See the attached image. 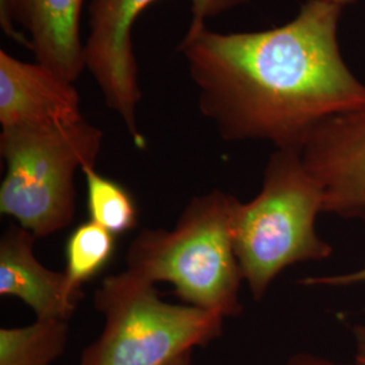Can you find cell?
<instances>
[{
  "instance_id": "11",
  "label": "cell",
  "mask_w": 365,
  "mask_h": 365,
  "mask_svg": "<svg viewBox=\"0 0 365 365\" xmlns=\"http://www.w3.org/2000/svg\"><path fill=\"white\" fill-rule=\"evenodd\" d=\"M69 321L36 319L0 329V365H53L66 352Z\"/></svg>"
},
{
  "instance_id": "2",
  "label": "cell",
  "mask_w": 365,
  "mask_h": 365,
  "mask_svg": "<svg viewBox=\"0 0 365 365\" xmlns=\"http://www.w3.org/2000/svg\"><path fill=\"white\" fill-rule=\"evenodd\" d=\"M238 199L221 190L194 196L167 229H144L126 255V269L156 283H170L182 303L238 317L244 282L233 245V212Z\"/></svg>"
},
{
  "instance_id": "17",
  "label": "cell",
  "mask_w": 365,
  "mask_h": 365,
  "mask_svg": "<svg viewBox=\"0 0 365 365\" xmlns=\"http://www.w3.org/2000/svg\"><path fill=\"white\" fill-rule=\"evenodd\" d=\"M192 364V352L184 354L179 360H176L172 365H191Z\"/></svg>"
},
{
  "instance_id": "1",
  "label": "cell",
  "mask_w": 365,
  "mask_h": 365,
  "mask_svg": "<svg viewBox=\"0 0 365 365\" xmlns=\"http://www.w3.org/2000/svg\"><path fill=\"white\" fill-rule=\"evenodd\" d=\"M342 7L306 0L282 26L218 33L191 21L179 45L197 105L225 141L302 150L330 118L365 107L339 45Z\"/></svg>"
},
{
  "instance_id": "16",
  "label": "cell",
  "mask_w": 365,
  "mask_h": 365,
  "mask_svg": "<svg viewBox=\"0 0 365 365\" xmlns=\"http://www.w3.org/2000/svg\"><path fill=\"white\" fill-rule=\"evenodd\" d=\"M353 334L356 342V353L353 361L357 365H365V327H354Z\"/></svg>"
},
{
  "instance_id": "7",
  "label": "cell",
  "mask_w": 365,
  "mask_h": 365,
  "mask_svg": "<svg viewBox=\"0 0 365 365\" xmlns=\"http://www.w3.org/2000/svg\"><path fill=\"white\" fill-rule=\"evenodd\" d=\"M300 153L322 187L324 212L365 221V107L321 123Z\"/></svg>"
},
{
  "instance_id": "10",
  "label": "cell",
  "mask_w": 365,
  "mask_h": 365,
  "mask_svg": "<svg viewBox=\"0 0 365 365\" xmlns=\"http://www.w3.org/2000/svg\"><path fill=\"white\" fill-rule=\"evenodd\" d=\"M38 240L21 226H10L0 238V295L22 300L37 319L69 321L80 292L73 291L64 271H52L34 255Z\"/></svg>"
},
{
  "instance_id": "15",
  "label": "cell",
  "mask_w": 365,
  "mask_h": 365,
  "mask_svg": "<svg viewBox=\"0 0 365 365\" xmlns=\"http://www.w3.org/2000/svg\"><path fill=\"white\" fill-rule=\"evenodd\" d=\"M286 365H357L354 361L351 363H339L333 359H329L321 354L310 352H299L292 354L287 360Z\"/></svg>"
},
{
  "instance_id": "3",
  "label": "cell",
  "mask_w": 365,
  "mask_h": 365,
  "mask_svg": "<svg viewBox=\"0 0 365 365\" xmlns=\"http://www.w3.org/2000/svg\"><path fill=\"white\" fill-rule=\"evenodd\" d=\"M324 209L322 187L304 167L300 150L276 149L259 194L237 202L232 222L235 256L253 300L264 299L289 267L333 256L315 226Z\"/></svg>"
},
{
  "instance_id": "14",
  "label": "cell",
  "mask_w": 365,
  "mask_h": 365,
  "mask_svg": "<svg viewBox=\"0 0 365 365\" xmlns=\"http://www.w3.org/2000/svg\"><path fill=\"white\" fill-rule=\"evenodd\" d=\"M365 260V257H364ZM365 283L364 265L356 271L345 274H324V276H312L300 279L298 284L306 287H351L356 284Z\"/></svg>"
},
{
  "instance_id": "8",
  "label": "cell",
  "mask_w": 365,
  "mask_h": 365,
  "mask_svg": "<svg viewBox=\"0 0 365 365\" xmlns=\"http://www.w3.org/2000/svg\"><path fill=\"white\" fill-rule=\"evenodd\" d=\"M86 119L75 83L41 63L0 51V125L60 126Z\"/></svg>"
},
{
  "instance_id": "12",
  "label": "cell",
  "mask_w": 365,
  "mask_h": 365,
  "mask_svg": "<svg viewBox=\"0 0 365 365\" xmlns=\"http://www.w3.org/2000/svg\"><path fill=\"white\" fill-rule=\"evenodd\" d=\"M87 188L90 221L114 235L130 232L138 225V207L126 187L101 175L95 167L83 170Z\"/></svg>"
},
{
  "instance_id": "5",
  "label": "cell",
  "mask_w": 365,
  "mask_h": 365,
  "mask_svg": "<svg viewBox=\"0 0 365 365\" xmlns=\"http://www.w3.org/2000/svg\"><path fill=\"white\" fill-rule=\"evenodd\" d=\"M93 304L105 327L78 365H172L223 334V317L164 302L156 284L128 269L103 279Z\"/></svg>"
},
{
  "instance_id": "4",
  "label": "cell",
  "mask_w": 365,
  "mask_h": 365,
  "mask_svg": "<svg viewBox=\"0 0 365 365\" xmlns=\"http://www.w3.org/2000/svg\"><path fill=\"white\" fill-rule=\"evenodd\" d=\"M103 138V130L87 119L1 129L0 156L6 168L0 184L1 215L37 238L68 227L76 212V173L95 167Z\"/></svg>"
},
{
  "instance_id": "13",
  "label": "cell",
  "mask_w": 365,
  "mask_h": 365,
  "mask_svg": "<svg viewBox=\"0 0 365 365\" xmlns=\"http://www.w3.org/2000/svg\"><path fill=\"white\" fill-rule=\"evenodd\" d=\"M115 245V235L95 222H83L72 230L66 240L64 272L73 291L80 292L84 283L105 269Z\"/></svg>"
},
{
  "instance_id": "6",
  "label": "cell",
  "mask_w": 365,
  "mask_h": 365,
  "mask_svg": "<svg viewBox=\"0 0 365 365\" xmlns=\"http://www.w3.org/2000/svg\"><path fill=\"white\" fill-rule=\"evenodd\" d=\"M158 0H92L88 7V34L84 41L86 66L107 107L122 119L138 149L146 140L138 128L137 108L143 98L133 27L140 15ZM191 21L227 13L249 0H190Z\"/></svg>"
},
{
  "instance_id": "18",
  "label": "cell",
  "mask_w": 365,
  "mask_h": 365,
  "mask_svg": "<svg viewBox=\"0 0 365 365\" xmlns=\"http://www.w3.org/2000/svg\"><path fill=\"white\" fill-rule=\"evenodd\" d=\"M325 1H329V3H333V4H337L339 7H345V6H349V4H352L354 1H357V0H325Z\"/></svg>"
},
{
  "instance_id": "9",
  "label": "cell",
  "mask_w": 365,
  "mask_h": 365,
  "mask_svg": "<svg viewBox=\"0 0 365 365\" xmlns=\"http://www.w3.org/2000/svg\"><path fill=\"white\" fill-rule=\"evenodd\" d=\"M86 0H0L3 31L26 42L15 31L22 27L30 36V49L37 63L75 83L86 66V46L80 22Z\"/></svg>"
}]
</instances>
